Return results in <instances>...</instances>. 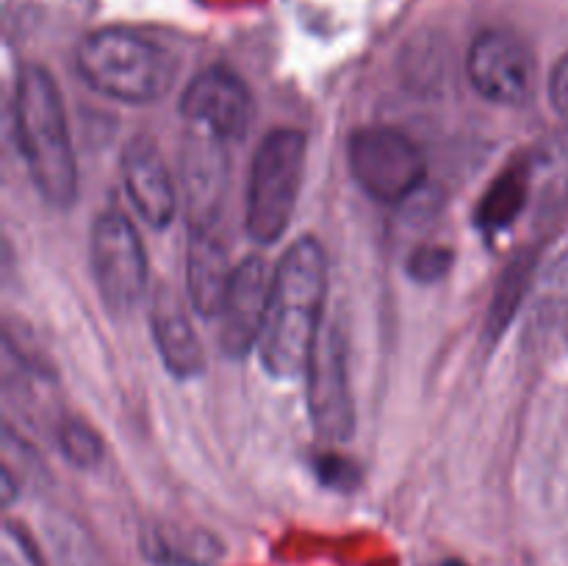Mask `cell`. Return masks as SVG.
<instances>
[{
  "instance_id": "obj_1",
  "label": "cell",
  "mask_w": 568,
  "mask_h": 566,
  "mask_svg": "<svg viewBox=\"0 0 568 566\" xmlns=\"http://www.w3.org/2000/svg\"><path fill=\"white\" fill-rule=\"evenodd\" d=\"M327 297V255L316 239L294 242L272 272L270 309L258 355L264 370L277 381L303 375L316 338Z\"/></svg>"
},
{
  "instance_id": "obj_2",
  "label": "cell",
  "mask_w": 568,
  "mask_h": 566,
  "mask_svg": "<svg viewBox=\"0 0 568 566\" xmlns=\"http://www.w3.org/2000/svg\"><path fill=\"white\" fill-rule=\"evenodd\" d=\"M14 128L33 186L55 209L72 205L78 166L59 83L44 67L28 64L17 75Z\"/></svg>"
},
{
  "instance_id": "obj_3",
  "label": "cell",
  "mask_w": 568,
  "mask_h": 566,
  "mask_svg": "<svg viewBox=\"0 0 568 566\" xmlns=\"http://www.w3.org/2000/svg\"><path fill=\"white\" fill-rule=\"evenodd\" d=\"M75 67L94 92L131 105L161 100L178 75V59L166 44L125 26L87 33L75 50Z\"/></svg>"
},
{
  "instance_id": "obj_4",
  "label": "cell",
  "mask_w": 568,
  "mask_h": 566,
  "mask_svg": "<svg viewBox=\"0 0 568 566\" xmlns=\"http://www.w3.org/2000/svg\"><path fill=\"white\" fill-rule=\"evenodd\" d=\"M308 137L297 128H275L255 150L247 183V233L275 244L286 233L303 183Z\"/></svg>"
},
{
  "instance_id": "obj_5",
  "label": "cell",
  "mask_w": 568,
  "mask_h": 566,
  "mask_svg": "<svg viewBox=\"0 0 568 566\" xmlns=\"http://www.w3.org/2000/svg\"><path fill=\"white\" fill-rule=\"evenodd\" d=\"M355 183L377 203L397 205L425 183L427 161L419 144L394 128H361L347 144Z\"/></svg>"
},
{
  "instance_id": "obj_6",
  "label": "cell",
  "mask_w": 568,
  "mask_h": 566,
  "mask_svg": "<svg viewBox=\"0 0 568 566\" xmlns=\"http://www.w3.org/2000/svg\"><path fill=\"white\" fill-rule=\"evenodd\" d=\"M89 264L111 314H128L148 292V255L136 228L116 211L100 214L89 236Z\"/></svg>"
},
{
  "instance_id": "obj_7",
  "label": "cell",
  "mask_w": 568,
  "mask_h": 566,
  "mask_svg": "<svg viewBox=\"0 0 568 566\" xmlns=\"http://www.w3.org/2000/svg\"><path fill=\"white\" fill-rule=\"evenodd\" d=\"M466 72L477 92L499 105H521L536 87V55L519 33L486 28L466 53Z\"/></svg>"
},
{
  "instance_id": "obj_8",
  "label": "cell",
  "mask_w": 568,
  "mask_h": 566,
  "mask_svg": "<svg viewBox=\"0 0 568 566\" xmlns=\"http://www.w3.org/2000/svg\"><path fill=\"white\" fill-rule=\"evenodd\" d=\"M308 414L316 436L347 442L355 427V405L349 392L347 338L338 325L322 327L308 366Z\"/></svg>"
},
{
  "instance_id": "obj_9",
  "label": "cell",
  "mask_w": 568,
  "mask_h": 566,
  "mask_svg": "<svg viewBox=\"0 0 568 566\" xmlns=\"http://www.w3.org/2000/svg\"><path fill=\"white\" fill-rule=\"evenodd\" d=\"M181 114L197 133L231 142L242 139L255 114L250 87L227 67H209L181 94Z\"/></svg>"
},
{
  "instance_id": "obj_10",
  "label": "cell",
  "mask_w": 568,
  "mask_h": 566,
  "mask_svg": "<svg viewBox=\"0 0 568 566\" xmlns=\"http://www.w3.org/2000/svg\"><path fill=\"white\" fill-rule=\"evenodd\" d=\"M272 275L261 259H247L233 270L231 286L220 309V347L231 358H242L258 347L270 309Z\"/></svg>"
},
{
  "instance_id": "obj_11",
  "label": "cell",
  "mask_w": 568,
  "mask_h": 566,
  "mask_svg": "<svg viewBox=\"0 0 568 566\" xmlns=\"http://www.w3.org/2000/svg\"><path fill=\"white\" fill-rule=\"evenodd\" d=\"M122 181L128 198L150 228H166L175 216L178 192L161 150L148 137H136L122 153Z\"/></svg>"
},
{
  "instance_id": "obj_12",
  "label": "cell",
  "mask_w": 568,
  "mask_h": 566,
  "mask_svg": "<svg viewBox=\"0 0 568 566\" xmlns=\"http://www.w3.org/2000/svg\"><path fill=\"white\" fill-rule=\"evenodd\" d=\"M150 327H153V342L170 375H175L178 381H192L203 375L205 353L200 347V338L181 297L166 283H161L150 300Z\"/></svg>"
},
{
  "instance_id": "obj_13",
  "label": "cell",
  "mask_w": 568,
  "mask_h": 566,
  "mask_svg": "<svg viewBox=\"0 0 568 566\" xmlns=\"http://www.w3.org/2000/svg\"><path fill=\"white\" fill-rule=\"evenodd\" d=\"M236 266L227 264V247L214 233V225L192 228L189 239V261H186V281L189 297L197 314L220 316L222 300H225L227 286Z\"/></svg>"
},
{
  "instance_id": "obj_14",
  "label": "cell",
  "mask_w": 568,
  "mask_h": 566,
  "mask_svg": "<svg viewBox=\"0 0 568 566\" xmlns=\"http://www.w3.org/2000/svg\"><path fill=\"white\" fill-rule=\"evenodd\" d=\"M216 139L200 133L194 144L183 153V183H186L192 228L214 225L220 211L222 189H225V155L216 148Z\"/></svg>"
},
{
  "instance_id": "obj_15",
  "label": "cell",
  "mask_w": 568,
  "mask_h": 566,
  "mask_svg": "<svg viewBox=\"0 0 568 566\" xmlns=\"http://www.w3.org/2000/svg\"><path fill=\"white\" fill-rule=\"evenodd\" d=\"M532 172L527 164H510L508 170L494 178L491 186L480 198L475 209V222L480 231L499 233L516 222L530 200Z\"/></svg>"
},
{
  "instance_id": "obj_16",
  "label": "cell",
  "mask_w": 568,
  "mask_h": 566,
  "mask_svg": "<svg viewBox=\"0 0 568 566\" xmlns=\"http://www.w3.org/2000/svg\"><path fill=\"white\" fill-rule=\"evenodd\" d=\"M144 553L159 566H209L220 558L222 547L203 530L153 525L144 536Z\"/></svg>"
},
{
  "instance_id": "obj_17",
  "label": "cell",
  "mask_w": 568,
  "mask_h": 566,
  "mask_svg": "<svg viewBox=\"0 0 568 566\" xmlns=\"http://www.w3.org/2000/svg\"><path fill=\"white\" fill-rule=\"evenodd\" d=\"M532 266H536V259H532L530 253H521L516 255V259L508 264V270L503 272V277H499L497 283V292H494L491 309H488V320H486L488 336H499V333L510 325V320H514L516 311H519L521 300H525Z\"/></svg>"
},
{
  "instance_id": "obj_18",
  "label": "cell",
  "mask_w": 568,
  "mask_h": 566,
  "mask_svg": "<svg viewBox=\"0 0 568 566\" xmlns=\"http://www.w3.org/2000/svg\"><path fill=\"white\" fill-rule=\"evenodd\" d=\"M59 447L64 453V458L70 464L89 469V466H98L103 458V442H100L98 433L81 420H64L59 427Z\"/></svg>"
},
{
  "instance_id": "obj_19",
  "label": "cell",
  "mask_w": 568,
  "mask_h": 566,
  "mask_svg": "<svg viewBox=\"0 0 568 566\" xmlns=\"http://www.w3.org/2000/svg\"><path fill=\"white\" fill-rule=\"evenodd\" d=\"M453 266V250L444 244H422L410 253L408 259V275L419 283H436Z\"/></svg>"
},
{
  "instance_id": "obj_20",
  "label": "cell",
  "mask_w": 568,
  "mask_h": 566,
  "mask_svg": "<svg viewBox=\"0 0 568 566\" xmlns=\"http://www.w3.org/2000/svg\"><path fill=\"white\" fill-rule=\"evenodd\" d=\"M549 98H552L555 111L568 122V53L558 61L549 78Z\"/></svg>"
},
{
  "instance_id": "obj_21",
  "label": "cell",
  "mask_w": 568,
  "mask_h": 566,
  "mask_svg": "<svg viewBox=\"0 0 568 566\" xmlns=\"http://www.w3.org/2000/svg\"><path fill=\"white\" fill-rule=\"evenodd\" d=\"M0 566H20V564H17V560L11 558L9 553H6V555H3V560H0Z\"/></svg>"
},
{
  "instance_id": "obj_22",
  "label": "cell",
  "mask_w": 568,
  "mask_h": 566,
  "mask_svg": "<svg viewBox=\"0 0 568 566\" xmlns=\"http://www.w3.org/2000/svg\"><path fill=\"white\" fill-rule=\"evenodd\" d=\"M436 566H466V564H460V560H444V564H436Z\"/></svg>"
}]
</instances>
